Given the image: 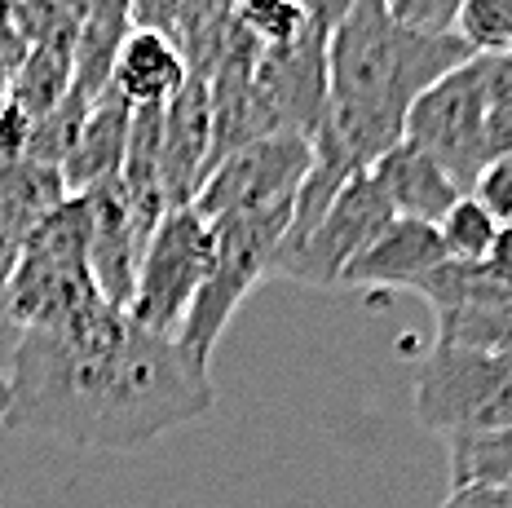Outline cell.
Instances as JSON below:
<instances>
[{
	"mask_svg": "<svg viewBox=\"0 0 512 508\" xmlns=\"http://www.w3.org/2000/svg\"><path fill=\"white\" fill-rule=\"evenodd\" d=\"M5 380L0 425L84 451H137L217 407L204 367L115 305L53 332H18Z\"/></svg>",
	"mask_w": 512,
	"mask_h": 508,
	"instance_id": "cell-1",
	"label": "cell"
},
{
	"mask_svg": "<svg viewBox=\"0 0 512 508\" xmlns=\"http://www.w3.org/2000/svg\"><path fill=\"white\" fill-rule=\"evenodd\" d=\"M473 49L460 31H415L384 14L380 0H354L327 36V124L358 168L402 142L411 102Z\"/></svg>",
	"mask_w": 512,
	"mask_h": 508,
	"instance_id": "cell-2",
	"label": "cell"
},
{
	"mask_svg": "<svg viewBox=\"0 0 512 508\" xmlns=\"http://www.w3.org/2000/svg\"><path fill=\"white\" fill-rule=\"evenodd\" d=\"M106 305L89 274V217L84 199L67 195L27 235L9 279L0 283V319L18 332H53Z\"/></svg>",
	"mask_w": 512,
	"mask_h": 508,
	"instance_id": "cell-3",
	"label": "cell"
},
{
	"mask_svg": "<svg viewBox=\"0 0 512 508\" xmlns=\"http://www.w3.org/2000/svg\"><path fill=\"white\" fill-rule=\"evenodd\" d=\"M292 204L283 208H256V213H226L212 217V266L199 283L195 301H190L186 319L177 327V349L190 358L195 367L212 363V349L226 336L230 319L239 314L243 296H248L261 279H270V257L279 248Z\"/></svg>",
	"mask_w": 512,
	"mask_h": 508,
	"instance_id": "cell-4",
	"label": "cell"
},
{
	"mask_svg": "<svg viewBox=\"0 0 512 508\" xmlns=\"http://www.w3.org/2000/svg\"><path fill=\"white\" fill-rule=\"evenodd\" d=\"M415 420L442 438L512 429V354L433 345L415 372Z\"/></svg>",
	"mask_w": 512,
	"mask_h": 508,
	"instance_id": "cell-5",
	"label": "cell"
},
{
	"mask_svg": "<svg viewBox=\"0 0 512 508\" xmlns=\"http://www.w3.org/2000/svg\"><path fill=\"white\" fill-rule=\"evenodd\" d=\"M212 266V230L195 208H168L159 226L146 235V248L137 257L133 296H128V319L155 336L173 341L199 283Z\"/></svg>",
	"mask_w": 512,
	"mask_h": 508,
	"instance_id": "cell-6",
	"label": "cell"
},
{
	"mask_svg": "<svg viewBox=\"0 0 512 508\" xmlns=\"http://www.w3.org/2000/svg\"><path fill=\"white\" fill-rule=\"evenodd\" d=\"M486 120H490V98H486L482 62L473 54L411 102L402 137H407L411 146H420L424 155H433V160L442 164V173L468 195L477 173L490 164L486 160Z\"/></svg>",
	"mask_w": 512,
	"mask_h": 508,
	"instance_id": "cell-7",
	"label": "cell"
},
{
	"mask_svg": "<svg viewBox=\"0 0 512 508\" xmlns=\"http://www.w3.org/2000/svg\"><path fill=\"white\" fill-rule=\"evenodd\" d=\"M309 160H314V146L305 133H265L212 164L190 208L204 221L226 213H256V208H283L292 204Z\"/></svg>",
	"mask_w": 512,
	"mask_h": 508,
	"instance_id": "cell-8",
	"label": "cell"
},
{
	"mask_svg": "<svg viewBox=\"0 0 512 508\" xmlns=\"http://www.w3.org/2000/svg\"><path fill=\"white\" fill-rule=\"evenodd\" d=\"M393 221V208L384 204L367 168H358L345 186L336 190V199L327 204V213L318 217V226L287 252L270 257V279H296L309 288H336L340 270L367 248Z\"/></svg>",
	"mask_w": 512,
	"mask_h": 508,
	"instance_id": "cell-9",
	"label": "cell"
},
{
	"mask_svg": "<svg viewBox=\"0 0 512 508\" xmlns=\"http://www.w3.org/2000/svg\"><path fill=\"white\" fill-rule=\"evenodd\" d=\"M84 217H89V274L93 288L106 305L128 310V296H133V274L137 257L146 248V230L137 226L128 195L120 186V177H106V182L84 190Z\"/></svg>",
	"mask_w": 512,
	"mask_h": 508,
	"instance_id": "cell-10",
	"label": "cell"
},
{
	"mask_svg": "<svg viewBox=\"0 0 512 508\" xmlns=\"http://www.w3.org/2000/svg\"><path fill=\"white\" fill-rule=\"evenodd\" d=\"M212 168V107H208V80L190 76L177 89V98L164 107V129H159V186H164L168 208H186L195 199L199 182Z\"/></svg>",
	"mask_w": 512,
	"mask_h": 508,
	"instance_id": "cell-11",
	"label": "cell"
},
{
	"mask_svg": "<svg viewBox=\"0 0 512 508\" xmlns=\"http://www.w3.org/2000/svg\"><path fill=\"white\" fill-rule=\"evenodd\" d=\"M446 252L437 239V226L411 217H393L367 248L340 270L336 288H362L371 296L384 292H415V283L424 279L433 266H442Z\"/></svg>",
	"mask_w": 512,
	"mask_h": 508,
	"instance_id": "cell-12",
	"label": "cell"
},
{
	"mask_svg": "<svg viewBox=\"0 0 512 508\" xmlns=\"http://www.w3.org/2000/svg\"><path fill=\"white\" fill-rule=\"evenodd\" d=\"M367 173L384 195V204L393 208V217L429 221V226L464 195V190L442 173V164H437L433 155H424L420 146H411L407 137H402L398 146H389L384 155H376V160L367 164Z\"/></svg>",
	"mask_w": 512,
	"mask_h": 508,
	"instance_id": "cell-13",
	"label": "cell"
},
{
	"mask_svg": "<svg viewBox=\"0 0 512 508\" xmlns=\"http://www.w3.org/2000/svg\"><path fill=\"white\" fill-rule=\"evenodd\" d=\"M186 80H190L186 62H181L177 45L164 31L128 27V36L120 40V49L111 58L106 89L120 93L128 111H142V107H168Z\"/></svg>",
	"mask_w": 512,
	"mask_h": 508,
	"instance_id": "cell-14",
	"label": "cell"
},
{
	"mask_svg": "<svg viewBox=\"0 0 512 508\" xmlns=\"http://www.w3.org/2000/svg\"><path fill=\"white\" fill-rule=\"evenodd\" d=\"M62 199H67V186L53 164L0 160V283L9 279L27 235Z\"/></svg>",
	"mask_w": 512,
	"mask_h": 508,
	"instance_id": "cell-15",
	"label": "cell"
},
{
	"mask_svg": "<svg viewBox=\"0 0 512 508\" xmlns=\"http://www.w3.org/2000/svg\"><path fill=\"white\" fill-rule=\"evenodd\" d=\"M128 120H133V111H128V102L120 98V93L102 89L98 98L89 102L84 124L76 133V146H71L67 160L58 164L67 195H84L89 186H98V182H106V177L120 173Z\"/></svg>",
	"mask_w": 512,
	"mask_h": 508,
	"instance_id": "cell-16",
	"label": "cell"
},
{
	"mask_svg": "<svg viewBox=\"0 0 512 508\" xmlns=\"http://www.w3.org/2000/svg\"><path fill=\"white\" fill-rule=\"evenodd\" d=\"M433 345L477 349V354H512V301L433 310Z\"/></svg>",
	"mask_w": 512,
	"mask_h": 508,
	"instance_id": "cell-17",
	"label": "cell"
},
{
	"mask_svg": "<svg viewBox=\"0 0 512 508\" xmlns=\"http://www.w3.org/2000/svg\"><path fill=\"white\" fill-rule=\"evenodd\" d=\"M451 442V491L455 486H499L512 491V429L455 433Z\"/></svg>",
	"mask_w": 512,
	"mask_h": 508,
	"instance_id": "cell-18",
	"label": "cell"
},
{
	"mask_svg": "<svg viewBox=\"0 0 512 508\" xmlns=\"http://www.w3.org/2000/svg\"><path fill=\"white\" fill-rule=\"evenodd\" d=\"M230 23L252 40L265 54H279V49H296L301 40L314 36V23L296 0H234ZM327 36V31H323Z\"/></svg>",
	"mask_w": 512,
	"mask_h": 508,
	"instance_id": "cell-19",
	"label": "cell"
},
{
	"mask_svg": "<svg viewBox=\"0 0 512 508\" xmlns=\"http://www.w3.org/2000/svg\"><path fill=\"white\" fill-rule=\"evenodd\" d=\"M89 93H80L76 84H71V93L58 102V107H49L40 115L36 124H31V137H27V155L23 160H36V164H53L58 168L67 160V151L76 146V133L84 124V111H89Z\"/></svg>",
	"mask_w": 512,
	"mask_h": 508,
	"instance_id": "cell-20",
	"label": "cell"
},
{
	"mask_svg": "<svg viewBox=\"0 0 512 508\" xmlns=\"http://www.w3.org/2000/svg\"><path fill=\"white\" fill-rule=\"evenodd\" d=\"M433 226H437V239H442L446 261H486V248H490V239H495L499 221L490 217L473 195H460Z\"/></svg>",
	"mask_w": 512,
	"mask_h": 508,
	"instance_id": "cell-21",
	"label": "cell"
},
{
	"mask_svg": "<svg viewBox=\"0 0 512 508\" xmlns=\"http://www.w3.org/2000/svg\"><path fill=\"white\" fill-rule=\"evenodd\" d=\"M384 14L415 31H455L464 0H380Z\"/></svg>",
	"mask_w": 512,
	"mask_h": 508,
	"instance_id": "cell-22",
	"label": "cell"
},
{
	"mask_svg": "<svg viewBox=\"0 0 512 508\" xmlns=\"http://www.w3.org/2000/svg\"><path fill=\"white\" fill-rule=\"evenodd\" d=\"M468 195L477 199V204L486 208L490 217L504 226V221H512V160H495L486 164L482 173H477V182Z\"/></svg>",
	"mask_w": 512,
	"mask_h": 508,
	"instance_id": "cell-23",
	"label": "cell"
},
{
	"mask_svg": "<svg viewBox=\"0 0 512 508\" xmlns=\"http://www.w3.org/2000/svg\"><path fill=\"white\" fill-rule=\"evenodd\" d=\"M186 0H128V27H142V31H173L177 14Z\"/></svg>",
	"mask_w": 512,
	"mask_h": 508,
	"instance_id": "cell-24",
	"label": "cell"
},
{
	"mask_svg": "<svg viewBox=\"0 0 512 508\" xmlns=\"http://www.w3.org/2000/svg\"><path fill=\"white\" fill-rule=\"evenodd\" d=\"M31 124H36V120H31L23 107H14V102L0 111V160H23V155H27Z\"/></svg>",
	"mask_w": 512,
	"mask_h": 508,
	"instance_id": "cell-25",
	"label": "cell"
},
{
	"mask_svg": "<svg viewBox=\"0 0 512 508\" xmlns=\"http://www.w3.org/2000/svg\"><path fill=\"white\" fill-rule=\"evenodd\" d=\"M442 508H512V491H499V486H455Z\"/></svg>",
	"mask_w": 512,
	"mask_h": 508,
	"instance_id": "cell-26",
	"label": "cell"
},
{
	"mask_svg": "<svg viewBox=\"0 0 512 508\" xmlns=\"http://www.w3.org/2000/svg\"><path fill=\"white\" fill-rule=\"evenodd\" d=\"M296 5L305 9L309 23H314L318 31H327V36H332V31L345 23L349 9H354V0H296Z\"/></svg>",
	"mask_w": 512,
	"mask_h": 508,
	"instance_id": "cell-27",
	"label": "cell"
},
{
	"mask_svg": "<svg viewBox=\"0 0 512 508\" xmlns=\"http://www.w3.org/2000/svg\"><path fill=\"white\" fill-rule=\"evenodd\" d=\"M486 266L499 274V279H512V221L495 226V239L486 248Z\"/></svg>",
	"mask_w": 512,
	"mask_h": 508,
	"instance_id": "cell-28",
	"label": "cell"
},
{
	"mask_svg": "<svg viewBox=\"0 0 512 508\" xmlns=\"http://www.w3.org/2000/svg\"><path fill=\"white\" fill-rule=\"evenodd\" d=\"M5 411H9V380L0 372V420H5Z\"/></svg>",
	"mask_w": 512,
	"mask_h": 508,
	"instance_id": "cell-29",
	"label": "cell"
},
{
	"mask_svg": "<svg viewBox=\"0 0 512 508\" xmlns=\"http://www.w3.org/2000/svg\"><path fill=\"white\" fill-rule=\"evenodd\" d=\"M504 54H512V18H508V40H504Z\"/></svg>",
	"mask_w": 512,
	"mask_h": 508,
	"instance_id": "cell-30",
	"label": "cell"
}]
</instances>
